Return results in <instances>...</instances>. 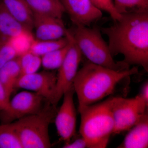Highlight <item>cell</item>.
Returning a JSON list of instances; mask_svg holds the SVG:
<instances>
[{
  "instance_id": "1",
  "label": "cell",
  "mask_w": 148,
  "mask_h": 148,
  "mask_svg": "<svg viewBox=\"0 0 148 148\" xmlns=\"http://www.w3.org/2000/svg\"><path fill=\"white\" fill-rule=\"evenodd\" d=\"M110 27L100 28L108 38L113 56H124L123 61L148 71V12L121 14Z\"/></svg>"
},
{
  "instance_id": "2",
  "label": "cell",
  "mask_w": 148,
  "mask_h": 148,
  "mask_svg": "<svg viewBox=\"0 0 148 148\" xmlns=\"http://www.w3.org/2000/svg\"><path fill=\"white\" fill-rule=\"evenodd\" d=\"M137 67L117 71L88 61L78 70L73 86L78 110L98 103L114 92L121 81L138 73Z\"/></svg>"
},
{
  "instance_id": "3",
  "label": "cell",
  "mask_w": 148,
  "mask_h": 148,
  "mask_svg": "<svg viewBox=\"0 0 148 148\" xmlns=\"http://www.w3.org/2000/svg\"><path fill=\"white\" fill-rule=\"evenodd\" d=\"M78 111L81 115L80 134L87 142L88 148L107 147L114 129L111 98Z\"/></svg>"
},
{
  "instance_id": "4",
  "label": "cell",
  "mask_w": 148,
  "mask_h": 148,
  "mask_svg": "<svg viewBox=\"0 0 148 148\" xmlns=\"http://www.w3.org/2000/svg\"><path fill=\"white\" fill-rule=\"evenodd\" d=\"M82 54L88 61L106 68L121 71L130 69L124 61H114L100 28L75 26L69 30Z\"/></svg>"
},
{
  "instance_id": "5",
  "label": "cell",
  "mask_w": 148,
  "mask_h": 148,
  "mask_svg": "<svg viewBox=\"0 0 148 148\" xmlns=\"http://www.w3.org/2000/svg\"><path fill=\"white\" fill-rule=\"evenodd\" d=\"M56 107L47 102L37 113L23 117L10 123L22 148H48L51 147L49 127L55 117Z\"/></svg>"
},
{
  "instance_id": "6",
  "label": "cell",
  "mask_w": 148,
  "mask_h": 148,
  "mask_svg": "<svg viewBox=\"0 0 148 148\" xmlns=\"http://www.w3.org/2000/svg\"><path fill=\"white\" fill-rule=\"evenodd\" d=\"M111 106L114 121L113 134L129 130L148 112V104L139 94L132 98H111Z\"/></svg>"
},
{
  "instance_id": "7",
  "label": "cell",
  "mask_w": 148,
  "mask_h": 148,
  "mask_svg": "<svg viewBox=\"0 0 148 148\" xmlns=\"http://www.w3.org/2000/svg\"><path fill=\"white\" fill-rule=\"evenodd\" d=\"M69 33L71 45L66 58L58 69L55 90L51 102L56 107L65 93L73 86L82 58L81 51Z\"/></svg>"
},
{
  "instance_id": "8",
  "label": "cell",
  "mask_w": 148,
  "mask_h": 148,
  "mask_svg": "<svg viewBox=\"0 0 148 148\" xmlns=\"http://www.w3.org/2000/svg\"><path fill=\"white\" fill-rule=\"evenodd\" d=\"M47 102L36 92L27 90L21 91L10 99L8 109L0 113V118L3 123H10L14 120L38 112Z\"/></svg>"
},
{
  "instance_id": "9",
  "label": "cell",
  "mask_w": 148,
  "mask_h": 148,
  "mask_svg": "<svg viewBox=\"0 0 148 148\" xmlns=\"http://www.w3.org/2000/svg\"><path fill=\"white\" fill-rule=\"evenodd\" d=\"M56 78V72L48 70L21 75L16 81L15 88L36 92L51 103L55 90Z\"/></svg>"
},
{
  "instance_id": "10",
  "label": "cell",
  "mask_w": 148,
  "mask_h": 148,
  "mask_svg": "<svg viewBox=\"0 0 148 148\" xmlns=\"http://www.w3.org/2000/svg\"><path fill=\"white\" fill-rule=\"evenodd\" d=\"M73 86L65 93L63 103L55 116V125L61 140L71 141L76 130V110L74 102Z\"/></svg>"
},
{
  "instance_id": "11",
  "label": "cell",
  "mask_w": 148,
  "mask_h": 148,
  "mask_svg": "<svg viewBox=\"0 0 148 148\" xmlns=\"http://www.w3.org/2000/svg\"><path fill=\"white\" fill-rule=\"evenodd\" d=\"M73 25L90 27L103 16L90 0H60Z\"/></svg>"
},
{
  "instance_id": "12",
  "label": "cell",
  "mask_w": 148,
  "mask_h": 148,
  "mask_svg": "<svg viewBox=\"0 0 148 148\" xmlns=\"http://www.w3.org/2000/svg\"><path fill=\"white\" fill-rule=\"evenodd\" d=\"M34 29L35 38L39 40L58 39L68 32L62 18L34 14Z\"/></svg>"
},
{
  "instance_id": "13",
  "label": "cell",
  "mask_w": 148,
  "mask_h": 148,
  "mask_svg": "<svg viewBox=\"0 0 148 148\" xmlns=\"http://www.w3.org/2000/svg\"><path fill=\"white\" fill-rule=\"evenodd\" d=\"M128 130L129 132L118 148H148V112L138 123Z\"/></svg>"
},
{
  "instance_id": "14",
  "label": "cell",
  "mask_w": 148,
  "mask_h": 148,
  "mask_svg": "<svg viewBox=\"0 0 148 148\" xmlns=\"http://www.w3.org/2000/svg\"><path fill=\"white\" fill-rule=\"evenodd\" d=\"M30 31L9 12L0 0V38L2 42Z\"/></svg>"
},
{
  "instance_id": "15",
  "label": "cell",
  "mask_w": 148,
  "mask_h": 148,
  "mask_svg": "<svg viewBox=\"0 0 148 148\" xmlns=\"http://www.w3.org/2000/svg\"><path fill=\"white\" fill-rule=\"evenodd\" d=\"M9 12L30 31L34 29V14L26 0H1Z\"/></svg>"
},
{
  "instance_id": "16",
  "label": "cell",
  "mask_w": 148,
  "mask_h": 148,
  "mask_svg": "<svg viewBox=\"0 0 148 148\" xmlns=\"http://www.w3.org/2000/svg\"><path fill=\"white\" fill-rule=\"evenodd\" d=\"M20 74L21 68L18 57L11 60L0 69V81L10 99Z\"/></svg>"
},
{
  "instance_id": "17",
  "label": "cell",
  "mask_w": 148,
  "mask_h": 148,
  "mask_svg": "<svg viewBox=\"0 0 148 148\" xmlns=\"http://www.w3.org/2000/svg\"><path fill=\"white\" fill-rule=\"evenodd\" d=\"M34 14L62 18L65 10L60 0H26Z\"/></svg>"
},
{
  "instance_id": "18",
  "label": "cell",
  "mask_w": 148,
  "mask_h": 148,
  "mask_svg": "<svg viewBox=\"0 0 148 148\" xmlns=\"http://www.w3.org/2000/svg\"><path fill=\"white\" fill-rule=\"evenodd\" d=\"M69 42V32L66 36L56 40H39L34 39L30 48L32 53L39 56L51 52L53 51L64 47Z\"/></svg>"
},
{
  "instance_id": "19",
  "label": "cell",
  "mask_w": 148,
  "mask_h": 148,
  "mask_svg": "<svg viewBox=\"0 0 148 148\" xmlns=\"http://www.w3.org/2000/svg\"><path fill=\"white\" fill-rule=\"evenodd\" d=\"M69 42L67 45L41 56L42 66L46 70L53 71L58 69L63 63L71 45L69 32Z\"/></svg>"
},
{
  "instance_id": "20",
  "label": "cell",
  "mask_w": 148,
  "mask_h": 148,
  "mask_svg": "<svg viewBox=\"0 0 148 148\" xmlns=\"http://www.w3.org/2000/svg\"><path fill=\"white\" fill-rule=\"evenodd\" d=\"M119 14L148 12V0H113Z\"/></svg>"
},
{
  "instance_id": "21",
  "label": "cell",
  "mask_w": 148,
  "mask_h": 148,
  "mask_svg": "<svg viewBox=\"0 0 148 148\" xmlns=\"http://www.w3.org/2000/svg\"><path fill=\"white\" fill-rule=\"evenodd\" d=\"M0 148H22L10 123L0 125Z\"/></svg>"
},
{
  "instance_id": "22",
  "label": "cell",
  "mask_w": 148,
  "mask_h": 148,
  "mask_svg": "<svg viewBox=\"0 0 148 148\" xmlns=\"http://www.w3.org/2000/svg\"><path fill=\"white\" fill-rule=\"evenodd\" d=\"M34 39L32 32L27 31L11 39L9 41L14 48L18 56L30 51Z\"/></svg>"
},
{
  "instance_id": "23",
  "label": "cell",
  "mask_w": 148,
  "mask_h": 148,
  "mask_svg": "<svg viewBox=\"0 0 148 148\" xmlns=\"http://www.w3.org/2000/svg\"><path fill=\"white\" fill-rule=\"evenodd\" d=\"M17 57L16 51L9 41L0 44V69Z\"/></svg>"
},
{
  "instance_id": "24",
  "label": "cell",
  "mask_w": 148,
  "mask_h": 148,
  "mask_svg": "<svg viewBox=\"0 0 148 148\" xmlns=\"http://www.w3.org/2000/svg\"><path fill=\"white\" fill-rule=\"evenodd\" d=\"M90 1L98 9L108 12L113 21L118 20L121 17V14H119L115 8L113 0H90Z\"/></svg>"
},
{
  "instance_id": "25",
  "label": "cell",
  "mask_w": 148,
  "mask_h": 148,
  "mask_svg": "<svg viewBox=\"0 0 148 148\" xmlns=\"http://www.w3.org/2000/svg\"><path fill=\"white\" fill-rule=\"evenodd\" d=\"M41 66V57L34 54L24 68L21 69L20 75L36 73Z\"/></svg>"
},
{
  "instance_id": "26",
  "label": "cell",
  "mask_w": 148,
  "mask_h": 148,
  "mask_svg": "<svg viewBox=\"0 0 148 148\" xmlns=\"http://www.w3.org/2000/svg\"><path fill=\"white\" fill-rule=\"evenodd\" d=\"M10 101V99L8 97L5 89L0 81V113L7 110Z\"/></svg>"
},
{
  "instance_id": "27",
  "label": "cell",
  "mask_w": 148,
  "mask_h": 148,
  "mask_svg": "<svg viewBox=\"0 0 148 148\" xmlns=\"http://www.w3.org/2000/svg\"><path fill=\"white\" fill-rule=\"evenodd\" d=\"M63 148H88V145L85 140L81 136L73 142L66 143Z\"/></svg>"
},
{
  "instance_id": "28",
  "label": "cell",
  "mask_w": 148,
  "mask_h": 148,
  "mask_svg": "<svg viewBox=\"0 0 148 148\" xmlns=\"http://www.w3.org/2000/svg\"><path fill=\"white\" fill-rule=\"evenodd\" d=\"M139 95L148 105V83L147 82L143 86Z\"/></svg>"
},
{
  "instance_id": "29",
  "label": "cell",
  "mask_w": 148,
  "mask_h": 148,
  "mask_svg": "<svg viewBox=\"0 0 148 148\" xmlns=\"http://www.w3.org/2000/svg\"><path fill=\"white\" fill-rule=\"evenodd\" d=\"M2 41H1V38H0V44H1V43H2Z\"/></svg>"
}]
</instances>
